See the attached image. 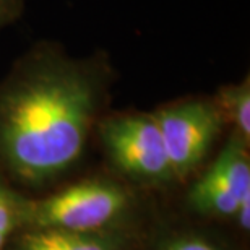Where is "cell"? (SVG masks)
I'll return each instance as SVG.
<instances>
[{
	"label": "cell",
	"instance_id": "cell-1",
	"mask_svg": "<svg viewBox=\"0 0 250 250\" xmlns=\"http://www.w3.org/2000/svg\"><path fill=\"white\" fill-rule=\"evenodd\" d=\"M114 75L101 57L24 56L0 82V172L26 195L65 182L106 111Z\"/></svg>",
	"mask_w": 250,
	"mask_h": 250
},
{
	"label": "cell",
	"instance_id": "cell-2",
	"mask_svg": "<svg viewBox=\"0 0 250 250\" xmlns=\"http://www.w3.org/2000/svg\"><path fill=\"white\" fill-rule=\"evenodd\" d=\"M164 198L130 186L111 171L65 181L28 195L23 228L89 234H137L148 226Z\"/></svg>",
	"mask_w": 250,
	"mask_h": 250
},
{
	"label": "cell",
	"instance_id": "cell-3",
	"mask_svg": "<svg viewBox=\"0 0 250 250\" xmlns=\"http://www.w3.org/2000/svg\"><path fill=\"white\" fill-rule=\"evenodd\" d=\"M94 135L107 171L130 186L159 197H174L177 186L153 112L104 114Z\"/></svg>",
	"mask_w": 250,
	"mask_h": 250
},
{
	"label": "cell",
	"instance_id": "cell-4",
	"mask_svg": "<svg viewBox=\"0 0 250 250\" xmlns=\"http://www.w3.org/2000/svg\"><path fill=\"white\" fill-rule=\"evenodd\" d=\"M250 197V142L229 132L223 146L172 200L184 213L232 228L237 209Z\"/></svg>",
	"mask_w": 250,
	"mask_h": 250
},
{
	"label": "cell",
	"instance_id": "cell-5",
	"mask_svg": "<svg viewBox=\"0 0 250 250\" xmlns=\"http://www.w3.org/2000/svg\"><path fill=\"white\" fill-rule=\"evenodd\" d=\"M177 192L208 163L226 124L213 98H186L153 111Z\"/></svg>",
	"mask_w": 250,
	"mask_h": 250
},
{
	"label": "cell",
	"instance_id": "cell-6",
	"mask_svg": "<svg viewBox=\"0 0 250 250\" xmlns=\"http://www.w3.org/2000/svg\"><path fill=\"white\" fill-rule=\"evenodd\" d=\"M133 250H249V246L232 228L188 216L169 197L159 205Z\"/></svg>",
	"mask_w": 250,
	"mask_h": 250
},
{
	"label": "cell",
	"instance_id": "cell-7",
	"mask_svg": "<svg viewBox=\"0 0 250 250\" xmlns=\"http://www.w3.org/2000/svg\"><path fill=\"white\" fill-rule=\"evenodd\" d=\"M142 232L89 234L51 228H23L7 250H133Z\"/></svg>",
	"mask_w": 250,
	"mask_h": 250
},
{
	"label": "cell",
	"instance_id": "cell-8",
	"mask_svg": "<svg viewBox=\"0 0 250 250\" xmlns=\"http://www.w3.org/2000/svg\"><path fill=\"white\" fill-rule=\"evenodd\" d=\"M226 127L250 142V80L224 84L213 96Z\"/></svg>",
	"mask_w": 250,
	"mask_h": 250
},
{
	"label": "cell",
	"instance_id": "cell-9",
	"mask_svg": "<svg viewBox=\"0 0 250 250\" xmlns=\"http://www.w3.org/2000/svg\"><path fill=\"white\" fill-rule=\"evenodd\" d=\"M26 198V193L0 172V250H7L20 229H23Z\"/></svg>",
	"mask_w": 250,
	"mask_h": 250
},
{
	"label": "cell",
	"instance_id": "cell-10",
	"mask_svg": "<svg viewBox=\"0 0 250 250\" xmlns=\"http://www.w3.org/2000/svg\"><path fill=\"white\" fill-rule=\"evenodd\" d=\"M24 0H0V29L12 24L23 13Z\"/></svg>",
	"mask_w": 250,
	"mask_h": 250
}]
</instances>
